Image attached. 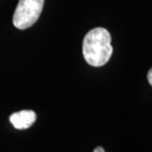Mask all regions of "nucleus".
I'll list each match as a JSON object with an SVG mask.
<instances>
[{
  "mask_svg": "<svg viewBox=\"0 0 152 152\" xmlns=\"http://www.w3.org/2000/svg\"><path fill=\"white\" fill-rule=\"evenodd\" d=\"M113 53L111 34L104 28H95L86 34L83 41L85 60L93 67H101L110 60Z\"/></svg>",
  "mask_w": 152,
  "mask_h": 152,
  "instance_id": "nucleus-1",
  "label": "nucleus"
},
{
  "mask_svg": "<svg viewBox=\"0 0 152 152\" xmlns=\"http://www.w3.org/2000/svg\"><path fill=\"white\" fill-rule=\"evenodd\" d=\"M44 0H20L13 16V24L19 30L34 25L42 12Z\"/></svg>",
  "mask_w": 152,
  "mask_h": 152,
  "instance_id": "nucleus-2",
  "label": "nucleus"
},
{
  "mask_svg": "<svg viewBox=\"0 0 152 152\" xmlns=\"http://www.w3.org/2000/svg\"><path fill=\"white\" fill-rule=\"evenodd\" d=\"M9 120L15 129L26 130L34 125L37 120V114L33 110H22V111L13 113Z\"/></svg>",
  "mask_w": 152,
  "mask_h": 152,
  "instance_id": "nucleus-3",
  "label": "nucleus"
},
{
  "mask_svg": "<svg viewBox=\"0 0 152 152\" xmlns=\"http://www.w3.org/2000/svg\"><path fill=\"white\" fill-rule=\"evenodd\" d=\"M147 80H148V83H150V86H152V68L148 71V74H147Z\"/></svg>",
  "mask_w": 152,
  "mask_h": 152,
  "instance_id": "nucleus-4",
  "label": "nucleus"
},
{
  "mask_svg": "<svg viewBox=\"0 0 152 152\" xmlns=\"http://www.w3.org/2000/svg\"><path fill=\"white\" fill-rule=\"evenodd\" d=\"M93 152H105L104 148L101 147V146H97L96 148H94V150H93Z\"/></svg>",
  "mask_w": 152,
  "mask_h": 152,
  "instance_id": "nucleus-5",
  "label": "nucleus"
}]
</instances>
